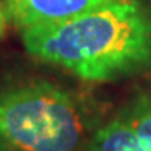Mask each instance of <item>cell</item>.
<instances>
[{
	"label": "cell",
	"mask_w": 151,
	"mask_h": 151,
	"mask_svg": "<svg viewBox=\"0 0 151 151\" xmlns=\"http://www.w3.org/2000/svg\"><path fill=\"white\" fill-rule=\"evenodd\" d=\"M29 56L86 82H113L151 68V6L113 0L60 23L22 31Z\"/></svg>",
	"instance_id": "1"
},
{
	"label": "cell",
	"mask_w": 151,
	"mask_h": 151,
	"mask_svg": "<svg viewBox=\"0 0 151 151\" xmlns=\"http://www.w3.org/2000/svg\"><path fill=\"white\" fill-rule=\"evenodd\" d=\"M100 125L91 100L54 82L0 94V151H90Z\"/></svg>",
	"instance_id": "2"
},
{
	"label": "cell",
	"mask_w": 151,
	"mask_h": 151,
	"mask_svg": "<svg viewBox=\"0 0 151 151\" xmlns=\"http://www.w3.org/2000/svg\"><path fill=\"white\" fill-rule=\"evenodd\" d=\"M113 0H3L8 22L20 31L60 23Z\"/></svg>",
	"instance_id": "3"
},
{
	"label": "cell",
	"mask_w": 151,
	"mask_h": 151,
	"mask_svg": "<svg viewBox=\"0 0 151 151\" xmlns=\"http://www.w3.org/2000/svg\"><path fill=\"white\" fill-rule=\"evenodd\" d=\"M90 151H143L137 143L122 111L102 123L96 131Z\"/></svg>",
	"instance_id": "4"
},
{
	"label": "cell",
	"mask_w": 151,
	"mask_h": 151,
	"mask_svg": "<svg viewBox=\"0 0 151 151\" xmlns=\"http://www.w3.org/2000/svg\"><path fill=\"white\" fill-rule=\"evenodd\" d=\"M120 111L131 127L140 148L143 151H151V96H137Z\"/></svg>",
	"instance_id": "5"
},
{
	"label": "cell",
	"mask_w": 151,
	"mask_h": 151,
	"mask_svg": "<svg viewBox=\"0 0 151 151\" xmlns=\"http://www.w3.org/2000/svg\"><path fill=\"white\" fill-rule=\"evenodd\" d=\"M6 26H8V17H6V12H5L3 0H0V40L3 39L6 32Z\"/></svg>",
	"instance_id": "6"
}]
</instances>
